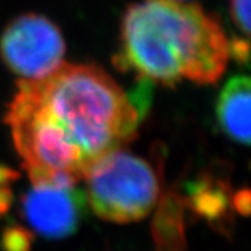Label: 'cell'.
Here are the masks:
<instances>
[{
    "instance_id": "cell-1",
    "label": "cell",
    "mask_w": 251,
    "mask_h": 251,
    "mask_svg": "<svg viewBox=\"0 0 251 251\" xmlns=\"http://www.w3.org/2000/svg\"><path fill=\"white\" fill-rule=\"evenodd\" d=\"M147 103L92 64L20 80L6 123L32 183L74 186L94 162L137 135Z\"/></svg>"
},
{
    "instance_id": "cell-2",
    "label": "cell",
    "mask_w": 251,
    "mask_h": 251,
    "mask_svg": "<svg viewBox=\"0 0 251 251\" xmlns=\"http://www.w3.org/2000/svg\"><path fill=\"white\" fill-rule=\"evenodd\" d=\"M117 66L163 85L183 78L215 84L229 60V39L215 18L180 0H143L126 11Z\"/></svg>"
},
{
    "instance_id": "cell-3",
    "label": "cell",
    "mask_w": 251,
    "mask_h": 251,
    "mask_svg": "<svg viewBox=\"0 0 251 251\" xmlns=\"http://www.w3.org/2000/svg\"><path fill=\"white\" fill-rule=\"evenodd\" d=\"M82 179L95 214L112 222L143 219L159 197V181L151 165L122 148L97 159Z\"/></svg>"
},
{
    "instance_id": "cell-4",
    "label": "cell",
    "mask_w": 251,
    "mask_h": 251,
    "mask_svg": "<svg viewBox=\"0 0 251 251\" xmlns=\"http://www.w3.org/2000/svg\"><path fill=\"white\" fill-rule=\"evenodd\" d=\"M66 44L60 29L44 16L14 18L0 36V56L21 80H38L63 64Z\"/></svg>"
},
{
    "instance_id": "cell-5",
    "label": "cell",
    "mask_w": 251,
    "mask_h": 251,
    "mask_svg": "<svg viewBox=\"0 0 251 251\" xmlns=\"http://www.w3.org/2000/svg\"><path fill=\"white\" fill-rule=\"evenodd\" d=\"M82 200L74 186L52 181L34 183L23 201L25 218L38 233L50 239L66 237L75 229Z\"/></svg>"
},
{
    "instance_id": "cell-6",
    "label": "cell",
    "mask_w": 251,
    "mask_h": 251,
    "mask_svg": "<svg viewBox=\"0 0 251 251\" xmlns=\"http://www.w3.org/2000/svg\"><path fill=\"white\" fill-rule=\"evenodd\" d=\"M251 82L249 77H233L221 91L216 105L218 123L230 140L250 144Z\"/></svg>"
},
{
    "instance_id": "cell-7",
    "label": "cell",
    "mask_w": 251,
    "mask_h": 251,
    "mask_svg": "<svg viewBox=\"0 0 251 251\" xmlns=\"http://www.w3.org/2000/svg\"><path fill=\"white\" fill-rule=\"evenodd\" d=\"M230 16L246 36L250 34V0H230Z\"/></svg>"
},
{
    "instance_id": "cell-8",
    "label": "cell",
    "mask_w": 251,
    "mask_h": 251,
    "mask_svg": "<svg viewBox=\"0 0 251 251\" xmlns=\"http://www.w3.org/2000/svg\"><path fill=\"white\" fill-rule=\"evenodd\" d=\"M229 57H233L236 62L247 64L250 57V45L247 39L234 38L229 41Z\"/></svg>"
},
{
    "instance_id": "cell-9",
    "label": "cell",
    "mask_w": 251,
    "mask_h": 251,
    "mask_svg": "<svg viewBox=\"0 0 251 251\" xmlns=\"http://www.w3.org/2000/svg\"><path fill=\"white\" fill-rule=\"evenodd\" d=\"M6 247L9 251H27L28 244V233L23 232V230H10L9 233L6 234Z\"/></svg>"
}]
</instances>
